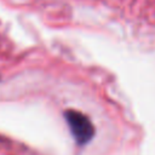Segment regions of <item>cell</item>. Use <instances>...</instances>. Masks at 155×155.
<instances>
[{
  "instance_id": "obj_1",
  "label": "cell",
  "mask_w": 155,
  "mask_h": 155,
  "mask_svg": "<svg viewBox=\"0 0 155 155\" xmlns=\"http://www.w3.org/2000/svg\"><path fill=\"white\" fill-rule=\"evenodd\" d=\"M64 119L69 126L70 133L74 137L76 144L86 145L92 140L96 130L91 119L87 115L75 109H67L64 111Z\"/></svg>"
}]
</instances>
